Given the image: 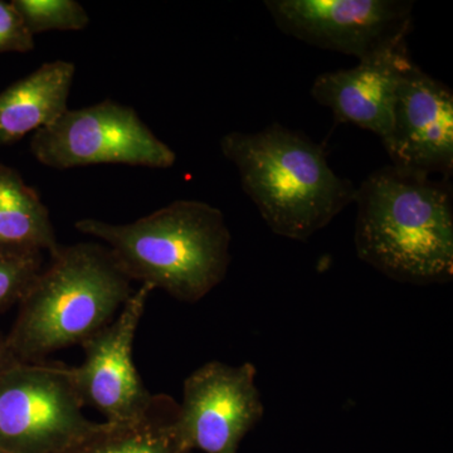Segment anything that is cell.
I'll return each instance as SVG.
<instances>
[{
    "label": "cell",
    "mask_w": 453,
    "mask_h": 453,
    "mask_svg": "<svg viewBox=\"0 0 453 453\" xmlns=\"http://www.w3.org/2000/svg\"><path fill=\"white\" fill-rule=\"evenodd\" d=\"M357 256L390 280L440 285L453 277L451 180L383 166L357 188Z\"/></svg>",
    "instance_id": "cell-1"
},
{
    "label": "cell",
    "mask_w": 453,
    "mask_h": 453,
    "mask_svg": "<svg viewBox=\"0 0 453 453\" xmlns=\"http://www.w3.org/2000/svg\"><path fill=\"white\" fill-rule=\"evenodd\" d=\"M77 231L98 238L131 281L195 303L216 288L231 264V234L219 208L179 199L125 225L77 220Z\"/></svg>",
    "instance_id": "cell-2"
},
{
    "label": "cell",
    "mask_w": 453,
    "mask_h": 453,
    "mask_svg": "<svg viewBox=\"0 0 453 453\" xmlns=\"http://www.w3.org/2000/svg\"><path fill=\"white\" fill-rule=\"evenodd\" d=\"M220 150L240 173L271 231L308 241L356 202L357 187L339 177L324 149L308 136L273 124L258 133L226 134Z\"/></svg>",
    "instance_id": "cell-3"
},
{
    "label": "cell",
    "mask_w": 453,
    "mask_h": 453,
    "mask_svg": "<svg viewBox=\"0 0 453 453\" xmlns=\"http://www.w3.org/2000/svg\"><path fill=\"white\" fill-rule=\"evenodd\" d=\"M19 303L5 335L20 363L82 345L107 326L134 294L131 280L105 244L59 246Z\"/></svg>",
    "instance_id": "cell-4"
},
{
    "label": "cell",
    "mask_w": 453,
    "mask_h": 453,
    "mask_svg": "<svg viewBox=\"0 0 453 453\" xmlns=\"http://www.w3.org/2000/svg\"><path fill=\"white\" fill-rule=\"evenodd\" d=\"M82 408L70 366L18 362L0 374V449L64 453L109 427Z\"/></svg>",
    "instance_id": "cell-5"
},
{
    "label": "cell",
    "mask_w": 453,
    "mask_h": 453,
    "mask_svg": "<svg viewBox=\"0 0 453 453\" xmlns=\"http://www.w3.org/2000/svg\"><path fill=\"white\" fill-rule=\"evenodd\" d=\"M32 154L43 165L73 169L97 164L172 168L177 154L149 129L133 107L105 100L70 110L35 131Z\"/></svg>",
    "instance_id": "cell-6"
},
{
    "label": "cell",
    "mask_w": 453,
    "mask_h": 453,
    "mask_svg": "<svg viewBox=\"0 0 453 453\" xmlns=\"http://www.w3.org/2000/svg\"><path fill=\"white\" fill-rule=\"evenodd\" d=\"M413 2L402 0H267L277 28L319 49L359 61L407 41Z\"/></svg>",
    "instance_id": "cell-7"
},
{
    "label": "cell",
    "mask_w": 453,
    "mask_h": 453,
    "mask_svg": "<svg viewBox=\"0 0 453 453\" xmlns=\"http://www.w3.org/2000/svg\"><path fill=\"white\" fill-rule=\"evenodd\" d=\"M251 363L232 366L207 363L184 381L174 431L187 452L237 453L243 437L264 417Z\"/></svg>",
    "instance_id": "cell-8"
},
{
    "label": "cell",
    "mask_w": 453,
    "mask_h": 453,
    "mask_svg": "<svg viewBox=\"0 0 453 453\" xmlns=\"http://www.w3.org/2000/svg\"><path fill=\"white\" fill-rule=\"evenodd\" d=\"M151 291L142 285L134 292L111 323L83 342L85 362L70 368L83 405L96 408L111 425L144 421L159 401L160 395L146 389L133 359L134 339Z\"/></svg>",
    "instance_id": "cell-9"
},
{
    "label": "cell",
    "mask_w": 453,
    "mask_h": 453,
    "mask_svg": "<svg viewBox=\"0 0 453 453\" xmlns=\"http://www.w3.org/2000/svg\"><path fill=\"white\" fill-rule=\"evenodd\" d=\"M393 165L440 174L453 173V92L412 62L402 76L384 144Z\"/></svg>",
    "instance_id": "cell-10"
},
{
    "label": "cell",
    "mask_w": 453,
    "mask_h": 453,
    "mask_svg": "<svg viewBox=\"0 0 453 453\" xmlns=\"http://www.w3.org/2000/svg\"><path fill=\"white\" fill-rule=\"evenodd\" d=\"M412 62L407 41L402 42L356 67L319 74L311 96L332 110L336 121L371 131L384 145L392 133L396 88Z\"/></svg>",
    "instance_id": "cell-11"
},
{
    "label": "cell",
    "mask_w": 453,
    "mask_h": 453,
    "mask_svg": "<svg viewBox=\"0 0 453 453\" xmlns=\"http://www.w3.org/2000/svg\"><path fill=\"white\" fill-rule=\"evenodd\" d=\"M76 73L68 61H52L0 94V145L50 127L68 110Z\"/></svg>",
    "instance_id": "cell-12"
},
{
    "label": "cell",
    "mask_w": 453,
    "mask_h": 453,
    "mask_svg": "<svg viewBox=\"0 0 453 453\" xmlns=\"http://www.w3.org/2000/svg\"><path fill=\"white\" fill-rule=\"evenodd\" d=\"M58 247L50 211L40 196L18 173L0 166V249L52 255Z\"/></svg>",
    "instance_id": "cell-13"
},
{
    "label": "cell",
    "mask_w": 453,
    "mask_h": 453,
    "mask_svg": "<svg viewBox=\"0 0 453 453\" xmlns=\"http://www.w3.org/2000/svg\"><path fill=\"white\" fill-rule=\"evenodd\" d=\"M178 404L160 395L144 421L109 427L64 453H189L179 445L174 431Z\"/></svg>",
    "instance_id": "cell-14"
},
{
    "label": "cell",
    "mask_w": 453,
    "mask_h": 453,
    "mask_svg": "<svg viewBox=\"0 0 453 453\" xmlns=\"http://www.w3.org/2000/svg\"><path fill=\"white\" fill-rule=\"evenodd\" d=\"M13 5L33 35L50 31H82L89 25L88 12L76 0H16Z\"/></svg>",
    "instance_id": "cell-15"
},
{
    "label": "cell",
    "mask_w": 453,
    "mask_h": 453,
    "mask_svg": "<svg viewBox=\"0 0 453 453\" xmlns=\"http://www.w3.org/2000/svg\"><path fill=\"white\" fill-rule=\"evenodd\" d=\"M43 267V253L0 249V314L22 301Z\"/></svg>",
    "instance_id": "cell-16"
},
{
    "label": "cell",
    "mask_w": 453,
    "mask_h": 453,
    "mask_svg": "<svg viewBox=\"0 0 453 453\" xmlns=\"http://www.w3.org/2000/svg\"><path fill=\"white\" fill-rule=\"evenodd\" d=\"M35 49L33 35L13 4L0 2V50L28 52Z\"/></svg>",
    "instance_id": "cell-17"
},
{
    "label": "cell",
    "mask_w": 453,
    "mask_h": 453,
    "mask_svg": "<svg viewBox=\"0 0 453 453\" xmlns=\"http://www.w3.org/2000/svg\"><path fill=\"white\" fill-rule=\"evenodd\" d=\"M16 363H18V360L13 357L12 351L9 350L5 335L0 334V374L7 371L9 366L16 365Z\"/></svg>",
    "instance_id": "cell-18"
},
{
    "label": "cell",
    "mask_w": 453,
    "mask_h": 453,
    "mask_svg": "<svg viewBox=\"0 0 453 453\" xmlns=\"http://www.w3.org/2000/svg\"><path fill=\"white\" fill-rule=\"evenodd\" d=\"M0 453H8V452L3 451V449H0Z\"/></svg>",
    "instance_id": "cell-19"
}]
</instances>
